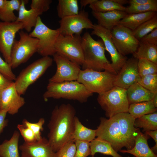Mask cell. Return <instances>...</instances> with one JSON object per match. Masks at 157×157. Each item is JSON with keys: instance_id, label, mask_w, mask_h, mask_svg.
Instances as JSON below:
<instances>
[{"instance_id": "35", "label": "cell", "mask_w": 157, "mask_h": 157, "mask_svg": "<svg viewBox=\"0 0 157 157\" xmlns=\"http://www.w3.org/2000/svg\"><path fill=\"white\" fill-rule=\"evenodd\" d=\"M138 69L140 77L157 74V64L144 59L138 60Z\"/></svg>"}, {"instance_id": "29", "label": "cell", "mask_w": 157, "mask_h": 157, "mask_svg": "<svg viewBox=\"0 0 157 157\" xmlns=\"http://www.w3.org/2000/svg\"><path fill=\"white\" fill-rule=\"evenodd\" d=\"M133 55L138 60L145 59L157 64V45L140 42L137 51Z\"/></svg>"}, {"instance_id": "34", "label": "cell", "mask_w": 157, "mask_h": 157, "mask_svg": "<svg viewBox=\"0 0 157 157\" xmlns=\"http://www.w3.org/2000/svg\"><path fill=\"white\" fill-rule=\"evenodd\" d=\"M156 28H157V14L142 23L132 31L134 37L139 41Z\"/></svg>"}, {"instance_id": "24", "label": "cell", "mask_w": 157, "mask_h": 157, "mask_svg": "<svg viewBox=\"0 0 157 157\" xmlns=\"http://www.w3.org/2000/svg\"><path fill=\"white\" fill-rule=\"evenodd\" d=\"M157 14V12L155 11L140 13L127 14L120 21L119 24L133 31L142 23Z\"/></svg>"}, {"instance_id": "41", "label": "cell", "mask_w": 157, "mask_h": 157, "mask_svg": "<svg viewBox=\"0 0 157 157\" xmlns=\"http://www.w3.org/2000/svg\"><path fill=\"white\" fill-rule=\"evenodd\" d=\"M17 127L23 138L24 142L32 143L37 141L34 133L29 128L23 124H18Z\"/></svg>"}, {"instance_id": "43", "label": "cell", "mask_w": 157, "mask_h": 157, "mask_svg": "<svg viewBox=\"0 0 157 157\" xmlns=\"http://www.w3.org/2000/svg\"><path fill=\"white\" fill-rule=\"evenodd\" d=\"M51 0H32L30 5L31 8L36 9L43 13L49 9Z\"/></svg>"}, {"instance_id": "22", "label": "cell", "mask_w": 157, "mask_h": 157, "mask_svg": "<svg viewBox=\"0 0 157 157\" xmlns=\"http://www.w3.org/2000/svg\"><path fill=\"white\" fill-rule=\"evenodd\" d=\"M28 0H22L21 4L18 11V16L16 21L23 24V28L28 32H31L32 28L35 27L38 17L43 13L39 10L34 8L29 10L26 9L25 5Z\"/></svg>"}, {"instance_id": "15", "label": "cell", "mask_w": 157, "mask_h": 157, "mask_svg": "<svg viewBox=\"0 0 157 157\" xmlns=\"http://www.w3.org/2000/svg\"><path fill=\"white\" fill-rule=\"evenodd\" d=\"M23 28V24L20 22L0 21V51L5 61L10 65L11 49L16 34Z\"/></svg>"}, {"instance_id": "26", "label": "cell", "mask_w": 157, "mask_h": 157, "mask_svg": "<svg viewBox=\"0 0 157 157\" xmlns=\"http://www.w3.org/2000/svg\"><path fill=\"white\" fill-rule=\"evenodd\" d=\"M96 137V130L86 127L83 125L76 116L74 118V129L72 140H79L90 142Z\"/></svg>"}, {"instance_id": "27", "label": "cell", "mask_w": 157, "mask_h": 157, "mask_svg": "<svg viewBox=\"0 0 157 157\" xmlns=\"http://www.w3.org/2000/svg\"><path fill=\"white\" fill-rule=\"evenodd\" d=\"M22 0H6L4 5L0 8V20L5 22H13L16 21L17 17L14 11H19Z\"/></svg>"}, {"instance_id": "19", "label": "cell", "mask_w": 157, "mask_h": 157, "mask_svg": "<svg viewBox=\"0 0 157 157\" xmlns=\"http://www.w3.org/2000/svg\"><path fill=\"white\" fill-rule=\"evenodd\" d=\"M21 157H57L48 140L42 137L32 143L24 142L19 147Z\"/></svg>"}, {"instance_id": "54", "label": "cell", "mask_w": 157, "mask_h": 157, "mask_svg": "<svg viewBox=\"0 0 157 157\" xmlns=\"http://www.w3.org/2000/svg\"></svg>"}, {"instance_id": "40", "label": "cell", "mask_w": 157, "mask_h": 157, "mask_svg": "<svg viewBox=\"0 0 157 157\" xmlns=\"http://www.w3.org/2000/svg\"><path fill=\"white\" fill-rule=\"evenodd\" d=\"M76 147L74 141H69L61 147L56 152L57 157H74Z\"/></svg>"}, {"instance_id": "47", "label": "cell", "mask_w": 157, "mask_h": 157, "mask_svg": "<svg viewBox=\"0 0 157 157\" xmlns=\"http://www.w3.org/2000/svg\"><path fill=\"white\" fill-rule=\"evenodd\" d=\"M144 133L151 137L155 141V145L151 149L155 154H156L157 152V130L147 131L144 132Z\"/></svg>"}, {"instance_id": "45", "label": "cell", "mask_w": 157, "mask_h": 157, "mask_svg": "<svg viewBox=\"0 0 157 157\" xmlns=\"http://www.w3.org/2000/svg\"><path fill=\"white\" fill-rule=\"evenodd\" d=\"M7 113L6 110H0V135L4 129L8 125V121L6 119Z\"/></svg>"}, {"instance_id": "21", "label": "cell", "mask_w": 157, "mask_h": 157, "mask_svg": "<svg viewBox=\"0 0 157 157\" xmlns=\"http://www.w3.org/2000/svg\"><path fill=\"white\" fill-rule=\"evenodd\" d=\"M92 13L97 20L98 24L110 31L127 14L125 11L119 10L103 13L92 11Z\"/></svg>"}, {"instance_id": "50", "label": "cell", "mask_w": 157, "mask_h": 157, "mask_svg": "<svg viewBox=\"0 0 157 157\" xmlns=\"http://www.w3.org/2000/svg\"><path fill=\"white\" fill-rule=\"evenodd\" d=\"M118 4L123 6L124 5L129 3V0H113Z\"/></svg>"}, {"instance_id": "36", "label": "cell", "mask_w": 157, "mask_h": 157, "mask_svg": "<svg viewBox=\"0 0 157 157\" xmlns=\"http://www.w3.org/2000/svg\"><path fill=\"white\" fill-rule=\"evenodd\" d=\"M138 82L151 92L154 93H157V74L140 77Z\"/></svg>"}, {"instance_id": "5", "label": "cell", "mask_w": 157, "mask_h": 157, "mask_svg": "<svg viewBox=\"0 0 157 157\" xmlns=\"http://www.w3.org/2000/svg\"><path fill=\"white\" fill-rule=\"evenodd\" d=\"M116 76L105 71L81 69L77 81L83 84L90 92L99 94L106 92L115 86Z\"/></svg>"}, {"instance_id": "11", "label": "cell", "mask_w": 157, "mask_h": 157, "mask_svg": "<svg viewBox=\"0 0 157 157\" xmlns=\"http://www.w3.org/2000/svg\"><path fill=\"white\" fill-rule=\"evenodd\" d=\"M53 56L56 70L55 74L49 79V83L77 81L81 70L80 65L57 53Z\"/></svg>"}, {"instance_id": "46", "label": "cell", "mask_w": 157, "mask_h": 157, "mask_svg": "<svg viewBox=\"0 0 157 157\" xmlns=\"http://www.w3.org/2000/svg\"><path fill=\"white\" fill-rule=\"evenodd\" d=\"M157 3V0H129V5H138Z\"/></svg>"}, {"instance_id": "9", "label": "cell", "mask_w": 157, "mask_h": 157, "mask_svg": "<svg viewBox=\"0 0 157 157\" xmlns=\"http://www.w3.org/2000/svg\"><path fill=\"white\" fill-rule=\"evenodd\" d=\"M81 40L82 37L80 34L70 36L60 34L55 44L56 53L82 66L83 63L84 56Z\"/></svg>"}, {"instance_id": "32", "label": "cell", "mask_w": 157, "mask_h": 157, "mask_svg": "<svg viewBox=\"0 0 157 157\" xmlns=\"http://www.w3.org/2000/svg\"><path fill=\"white\" fill-rule=\"evenodd\" d=\"M134 125L136 128H142L144 132L157 130V112L135 119Z\"/></svg>"}, {"instance_id": "6", "label": "cell", "mask_w": 157, "mask_h": 157, "mask_svg": "<svg viewBox=\"0 0 157 157\" xmlns=\"http://www.w3.org/2000/svg\"><path fill=\"white\" fill-rule=\"evenodd\" d=\"M49 56L42 57L29 65L20 72L14 82L18 93L24 94L28 87L45 73L52 65Z\"/></svg>"}, {"instance_id": "20", "label": "cell", "mask_w": 157, "mask_h": 157, "mask_svg": "<svg viewBox=\"0 0 157 157\" xmlns=\"http://www.w3.org/2000/svg\"><path fill=\"white\" fill-rule=\"evenodd\" d=\"M150 138L149 135L142 132L139 129L137 132L135 144L130 150H121L122 153H129L135 157H157L149 147L147 141Z\"/></svg>"}, {"instance_id": "30", "label": "cell", "mask_w": 157, "mask_h": 157, "mask_svg": "<svg viewBox=\"0 0 157 157\" xmlns=\"http://www.w3.org/2000/svg\"><path fill=\"white\" fill-rule=\"evenodd\" d=\"M157 112L152 100L129 105L128 112L135 119L148 114Z\"/></svg>"}, {"instance_id": "4", "label": "cell", "mask_w": 157, "mask_h": 157, "mask_svg": "<svg viewBox=\"0 0 157 157\" xmlns=\"http://www.w3.org/2000/svg\"><path fill=\"white\" fill-rule=\"evenodd\" d=\"M97 100L105 111L106 116L108 118L119 113L128 112L129 105L126 89L115 86L110 90L99 94Z\"/></svg>"}, {"instance_id": "13", "label": "cell", "mask_w": 157, "mask_h": 157, "mask_svg": "<svg viewBox=\"0 0 157 157\" xmlns=\"http://www.w3.org/2000/svg\"><path fill=\"white\" fill-rule=\"evenodd\" d=\"M100 123L96 130V136L109 143L117 152L123 147L121 140L119 127L114 116L106 119L100 118Z\"/></svg>"}, {"instance_id": "53", "label": "cell", "mask_w": 157, "mask_h": 157, "mask_svg": "<svg viewBox=\"0 0 157 157\" xmlns=\"http://www.w3.org/2000/svg\"><path fill=\"white\" fill-rule=\"evenodd\" d=\"M133 157H135V156H133Z\"/></svg>"}, {"instance_id": "1", "label": "cell", "mask_w": 157, "mask_h": 157, "mask_svg": "<svg viewBox=\"0 0 157 157\" xmlns=\"http://www.w3.org/2000/svg\"><path fill=\"white\" fill-rule=\"evenodd\" d=\"M76 114L75 109L69 104L57 106L52 111L48 125L49 130L48 140L55 152L67 142L72 141Z\"/></svg>"}, {"instance_id": "23", "label": "cell", "mask_w": 157, "mask_h": 157, "mask_svg": "<svg viewBox=\"0 0 157 157\" xmlns=\"http://www.w3.org/2000/svg\"><path fill=\"white\" fill-rule=\"evenodd\" d=\"M155 93L144 88L136 82L126 89V95L129 105L152 100Z\"/></svg>"}, {"instance_id": "39", "label": "cell", "mask_w": 157, "mask_h": 157, "mask_svg": "<svg viewBox=\"0 0 157 157\" xmlns=\"http://www.w3.org/2000/svg\"><path fill=\"white\" fill-rule=\"evenodd\" d=\"M74 142L76 147L74 157H87L91 155L90 142L79 140Z\"/></svg>"}, {"instance_id": "7", "label": "cell", "mask_w": 157, "mask_h": 157, "mask_svg": "<svg viewBox=\"0 0 157 157\" xmlns=\"http://www.w3.org/2000/svg\"><path fill=\"white\" fill-rule=\"evenodd\" d=\"M19 39L15 40L11 49V66L15 69L27 61L37 52L39 40L22 30L19 32Z\"/></svg>"}, {"instance_id": "2", "label": "cell", "mask_w": 157, "mask_h": 157, "mask_svg": "<svg viewBox=\"0 0 157 157\" xmlns=\"http://www.w3.org/2000/svg\"><path fill=\"white\" fill-rule=\"evenodd\" d=\"M81 45L84 56L82 70L105 71L117 75L106 56L105 48L101 40H95L86 32L82 37Z\"/></svg>"}, {"instance_id": "51", "label": "cell", "mask_w": 157, "mask_h": 157, "mask_svg": "<svg viewBox=\"0 0 157 157\" xmlns=\"http://www.w3.org/2000/svg\"><path fill=\"white\" fill-rule=\"evenodd\" d=\"M152 100L156 108H157V93L154 94Z\"/></svg>"}, {"instance_id": "8", "label": "cell", "mask_w": 157, "mask_h": 157, "mask_svg": "<svg viewBox=\"0 0 157 157\" xmlns=\"http://www.w3.org/2000/svg\"><path fill=\"white\" fill-rule=\"evenodd\" d=\"M58 29H51L42 22L39 16L33 30L29 35L39 40L37 52L42 57L53 56L56 52L55 46L60 34Z\"/></svg>"}, {"instance_id": "48", "label": "cell", "mask_w": 157, "mask_h": 157, "mask_svg": "<svg viewBox=\"0 0 157 157\" xmlns=\"http://www.w3.org/2000/svg\"><path fill=\"white\" fill-rule=\"evenodd\" d=\"M13 81L7 78L0 72V89L7 87Z\"/></svg>"}, {"instance_id": "12", "label": "cell", "mask_w": 157, "mask_h": 157, "mask_svg": "<svg viewBox=\"0 0 157 157\" xmlns=\"http://www.w3.org/2000/svg\"><path fill=\"white\" fill-rule=\"evenodd\" d=\"M58 28L63 35L72 36L81 34L84 29H93L94 24L89 18L88 12L81 10L76 15L61 19Z\"/></svg>"}, {"instance_id": "10", "label": "cell", "mask_w": 157, "mask_h": 157, "mask_svg": "<svg viewBox=\"0 0 157 157\" xmlns=\"http://www.w3.org/2000/svg\"><path fill=\"white\" fill-rule=\"evenodd\" d=\"M110 33L115 46L122 55L126 56L137 51L140 42L134 37L131 30L118 24L110 31Z\"/></svg>"}, {"instance_id": "18", "label": "cell", "mask_w": 157, "mask_h": 157, "mask_svg": "<svg viewBox=\"0 0 157 157\" xmlns=\"http://www.w3.org/2000/svg\"><path fill=\"white\" fill-rule=\"evenodd\" d=\"M138 60L133 57L128 59L116 75L115 86L127 89L138 82L140 78L138 69Z\"/></svg>"}, {"instance_id": "38", "label": "cell", "mask_w": 157, "mask_h": 157, "mask_svg": "<svg viewBox=\"0 0 157 157\" xmlns=\"http://www.w3.org/2000/svg\"><path fill=\"white\" fill-rule=\"evenodd\" d=\"M45 122L44 119L43 118H40L38 122L32 123L28 121L26 119H24L22 121V124L29 128L34 133L37 140L41 139V132L43 131V125Z\"/></svg>"}, {"instance_id": "37", "label": "cell", "mask_w": 157, "mask_h": 157, "mask_svg": "<svg viewBox=\"0 0 157 157\" xmlns=\"http://www.w3.org/2000/svg\"><path fill=\"white\" fill-rule=\"evenodd\" d=\"M157 11V3H155L142 5H129L126 7L125 12L127 14H130Z\"/></svg>"}, {"instance_id": "52", "label": "cell", "mask_w": 157, "mask_h": 157, "mask_svg": "<svg viewBox=\"0 0 157 157\" xmlns=\"http://www.w3.org/2000/svg\"><path fill=\"white\" fill-rule=\"evenodd\" d=\"M91 157H94V156H92Z\"/></svg>"}, {"instance_id": "44", "label": "cell", "mask_w": 157, "mask_h": 157, "mask_svg": "<svg viewBox=\"0 0 157 157\" xmlns=\"http://www.w3.org/2000/svg\"><path fill=\"white\" fill-rule=\"evenodd\" d=\"M139 41L140 42H146L157 45V28L154 29Z\"/></svg>"}, {"instance_id": "33", "label": "cell", "mask_w": 157, "mask_h": 157, "mask_svg": "<svg viewBox=\"0 0 157 157\" xmlns=\"http://www.w3.org/2000/svg\"><path fill=\"white\" fill-rule=\"evenodd\" d=\"M92 11L105 12L114 10L125 11L126 7L120 5L113 0H96L89 6Z\"/></svg>"}, {"instance_id": "49", "label": "cell", "mask_w": 157, "mask_h": 157, "mask_svg": "<svg viewBox=\"0 0 157 157\" xmlns=\"http://www.w3.org/2000/svg\"><path fill=\"white\" fill-rule=\"evenodd\" d=\"M96 0H81L80 1V4L81 8L85 7L87 5H89L92 4Z\"/></svg>"}, {"instance_id": "17", "label": "cell", "mask_w": 157, "mask_h": 157, "mask_svg": "<svg viewBox=\"0 0 157 157\" xmlns=\"http://www.w3.org/2000/svg\"><path fill=\"white\" fill-rule=\"evenodd\" d=\"M24 99L18 92L15 82L0 89V110H6L11 115L17 113L25 104Z\"/></svg>"}, {"instance_id": "28", "label": "cell", "mask_w": 157, "mask_h": 157, "mask_svg": "<svg viewBox=\"0 0 157 157\" xmlns=\"http://www.w3.org/2000/svg\"><path fill=\"white\" fill-rule=\"evenodd\" d=\"M90 146L91 156L99 153L113 157H122L114 149L109 143L100 138L97 137L90 142Z\"/></svg>"}, {"instance_id": "16", "label": "cell", "mask_w": 157, "mask_h": 157, "mask_svg": "<svg viewBox=\"0 0 157 157\" xmlns=\"http://www.w3.org/2000/svg\"><path fill=\"white\" fill-rule=\"evenodd\" d=\"M119 123L121 140L123 147L130 150L134 146L138 130L134 126V119L128 112L122 113L115 115Z\"/></svg>"}, {"instance_id": "3", "label": "cell", "mask_w": 157, "mask_h": 157, "mask_svg": "<svg viewBox=\"0 0 157 157\" xmlns=\"http://www.w3.org/2000/svg\"><path fill=\"white\" fill-rule=\"evenodd\" d=\"M92 95L83 84L74 81L48 83L43 97L45 100L51 98H62L83 103L86 102Z\"/></svg>"}, {"instance_id": "14", "label": "cell", "mask_w": 157, "mask_h": 157, "mask_svg": "<svg viewBox=\"0 0 157 157\" xmlns=\"http://www.w3.org/2000/svg\"><path fill=\"white\" fill-rule=\"evenodd\" d=\"M91 35L100 38L106 50L110 54L112 61L111 65L117 74L119 72L128 58L119 53L115 46L111 38L110 31L98 24H94V28Z\"/></svg>"}, {"instance_id": "25", "label": "cell", "mask_w": 157, "mask_h": 157, "mask_svg": "<svg viewBox=\"0 0 157 157\" xmlns=\"http://www.w3.org/2000/svg\"><path fill=\"white\" fill-rule=\"evenodd\" d=\"M20 133L15 131L9 140H6L0 144V157H20L18 142Z\"/></svg>"}, {"instance_id": "31", "label": "cell", "mask_w": 157, "mask_h": 157, "mask_svg": "<svg viewBox=\"0 0 157 157\" xmlns=\"http://www.w3.org/2000/svg\"><path fill=\"white\" fill-rule=\"evenodd\" d=\"M58 15L61 19L78 14L79 13L77 0H59L57 7Z\"/></svg>"}, {"instance_id": "42", "label": "cell", "mask_w": 157, "mask_h": 157, "mask_svg": "<svg viewBox=\"0 0 157 157\" xmlns=\"http://www.w3.org/2000/svg\"><path fill=\"white\" fill-rule=\"evenodd\" d=\"M0 72L6 77L13 81L16 77L13 72L11 65L4 60L0 56Z\"/></svg>"}]
</instances>
